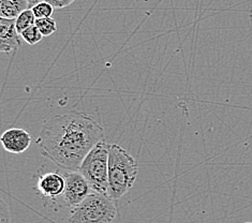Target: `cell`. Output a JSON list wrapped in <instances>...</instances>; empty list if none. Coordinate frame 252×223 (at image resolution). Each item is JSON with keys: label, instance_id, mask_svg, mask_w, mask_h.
<instances>
[{"label": "cell", "instance_id": "9c48e42d", "mask_svg": "<svg viewBox=\"0 0 252 223\" xmlns=\"http://www.w3.org/2000/svg\"><path fill=\"white\" fill-rule=\"evenodd\" d=\"M29 9L27 0H1L0 1V16L3 19L15 20L22 12Z\"/></svg>", "mask_w": 252, "mask_h": 223}, {"label": "cell", "instance_id": "7c38bea8", "mask_svg": "<svg viewBox=\"0 0 252 223\" xmlns=\"http://www.w3.org/2000/svg\"><path fill=\"white\" fill-rule=\"evenodd\" d=\"M23 40L28 43L29 45H35L38 44L39 42L43 38V34L41 33V32L39 30V28L37 27V25H32L29 28H27L26 30L21 33Z\"/></svg>", "mask_w": 252, "mask_h": 223}, {"label": "cell", "instance_id": "ba28073f", "mask_svg": "<svg viewBox=\"0 0 252 223\" xmlns=\"http://www.w3.org/2000/svg\"><path fill=\"white\" fill-rule=\"evenodd\" d=\"M22 35L15 27V20L0 19V51L10 53L22 46Z\"/></svg>", "mask_w": 252, "mask_h": 223}, {"label": "cell", "instance_id": "5bb4252c", "mask_svg": "<svg viewBox=\"0 0 252 223\" xmlns=\"http://www.w3.org/2000/svg\"><path fill=\"white\" fill-rule=\"evenodd\" d=\"M0 223H11L10 208L3 198L0 200Z\"/></svg>", "mask_w": 252, "mask_h": 223}, {"label": "cell", "instance_id": "4fadbf2b", "mask_svg": "<svg viewBox=\"0 0 252 223\" xmlns=\"http://www.w3.org/2000/svg\"><path fill=\"white\" fill-rule=\"evenodd\" d=\"M54 8L51 3L47 1H42L39 2L32 8L33 14L35 16V19H44V17H52L54 13Z\"/></svg>", "mask_w": 252, "mask_h": 223}, {"label": "cell", "instance_id": "8fae6325", "mask_svg": "<svg viewBox=\"0 0 252 223\" xmlns=\"http://www.w3.org/2000/svg\"><path fill=\"white\" fill-rule=\"evenodd\" d=\"M35 25L39 28L43 37H50L54 34L57 30L56 21L53 17H44V19L35 20Z\"/></svg>", "mask_w": 252, "mask_h": 223}, {"label": "cell", "instance_id": "e0dca14e", "mask_svg": "<svg viewBox=\"0 0 252 223\" xmlns=\"http://www.w3.org/2000/svg\"><path fill=\"white\" fill-rule=\"evenodd\" d=\"M245 223H252V222H245Z\"/></svg>", "mask_w": 252, "mask_h": 223}, {"label": "cell", "instance_id": "8992f818", "mask_svg": "<svg viewBox=\"0 0 252 223\" xmlns=\"http://www.w3.org/2000/svg\"><path fill=\"white\" fill-rule=\"evenodd\" d=\"M2 147L10 154L20 155L29 148L32 144V135L25 129L22 128H11L4 131L1 137Z\"/></svg>", "mask_w": 252, "mask_h": 223}, {"label": "cell", "instance_id": "30bf717a", "mask_svg": "<svg viewBox=\"0 0 252 223\" xmlns=\"http://www.w3.org/2000/svg\"><path fill=\"white\" fill-rule=\"evenodd\" d=\"M35 20L37 19H35L32 9H27L22 12V13L15 19V27L17 29V32L21 34L24 30H26L27 28L34 25Z\"/></svg>", "mask_w": 252, "mask_h": 223}, {"label": "cell", "instance_id": "2e32d148", "mask_svg": "<svg viewBox=\"0 0 252 223\" xmlns=\"http://www.w3.org/2000/svg\"><path fill=\"white\" fill-rule=\"evenodd\" d=\"M27 1L29 3V9H32L33 5H35V4L39 3V2L44 1V0H27Z\"/></svg>", "mask_w": 252, "mask_h": 223}, {"label": "cell", "instance_id": "6da1fadb", "mask_svg": "<svg viewBox=\"0 0 252 223\" xmlns=\"http://www.w3.org/2000/svg\"><path fill=\"white\" fill-rule=\"evenodd\" d=\"M103 137L104 129L97 120L72 111L46 120L37 144L42 156L63 171H79L85 157Z\"/></svg>", "mask_w": 252, "mask_h": 223}, {"label": "cell", "instance_id": "3957f363", "mask_svg": "<svg viewBox=\"0 0 252 223\" xmlns=\"http://www.w3.org/2000/svg\"><path fill=\"white\" fill-rule=\"evenodd\" d=\"M114 201L109 194L93 192L73 207L68 223H114L117 217Z\"/></svg>", "mask_w": 252, "mask_h": 223}, {"label": "cell", "instance_id": "9a60e30c", "mask_svg": "<svg viewBox=\"0 0 252 223\" xmlns=\"http://www.w3.org/2000/svg\"><path fill=\"white\" fill-rule=\"evenodd\" d=\"M45 1L51 3L55 9H63L69 7L75 0H45Z\"/></svg>", "mask_w": 252, "mask_h": 223}, {"label": "cell", "instance_id": "7a4b0ae2", "mask_svg": "<svg viewBox=\"0 0 252 223\" xmlns=\"http://www.w3.org/2000/svg\"><path fill=\"white\" fill-rule=\"evenodd\" d=\"M139 175L136 160L117 144H111L109 152V195L121 198L132 189Z\"/></svg>", "mask_w": 252, "mask_h": 223}, {"label": "cell", "instance_id": "52a82bcc", "mask_svg": "<svg viewBox=\"0 0 252 223\" xmlns=\"http://www.w3.org/2000/svg\"><path fill=\"white\" fill-rule=\"evenodd\" d=\"M65 180L63 175L58 172H49L43 174L38 179L37 191L47 198H55L63 194Z\"/></svg>", "mask_w": 252, "mask_h": 223}, {"label": "cell", "instance_id": "277c9868", "mask_svg": "<svg viewBox=\"0 0 252 223\" xmlns=\"http://www.w3.org/2000/svg\"><path fill=\"white\" fill-rule=\"evenodd\" d=\"M109 152L110 144L100 141L88 153L79 168L93 192L109 194Z\"/></svg>", "mask_w": 252, "mask_h": 223}, {"label": "cell", "instance_id": "5b68a950", "mask_svg": "<svg viewBox=\"0 0 252 223\" xmlns=\"http://www.w3.org/2000/svg\"><path fill=\"white\" fill-rule=\"evenodd\" d=\"M65 188L63 200L67 206L75 207L91 194V187L86 178L79 171H63Z\"/></svg>", "mask_w": 252, "mask_h": 223}]
</instances>
